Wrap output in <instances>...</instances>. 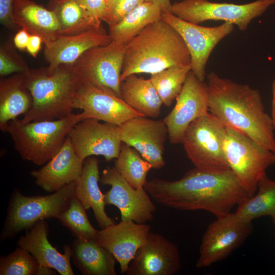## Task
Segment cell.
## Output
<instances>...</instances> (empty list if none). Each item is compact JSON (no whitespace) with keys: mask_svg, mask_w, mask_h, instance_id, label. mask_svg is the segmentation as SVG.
I'll use <instances>...</instances> for the list:
<instances>
[{"mask_svg":"<svg viewBox=\"0 0 275 275\" xmlns=\"http://www.w3.org/2000/svg\"><path fill=\"white\" fill-rule=\"evenodd\" d=\"M80 1L90 13L100 20H103L106 8V1L105 0H80Z\"/></svg>","mask_w":275,"mask_h":275,"instance_id":"74e56055","label":"cell"},{"mask_svg":"<svg viewBox=\"0 0 275 275\" xmlns=\"http://www.w3.org/2000/svg\"><path fill=\"white\" fill-rule=\"evenodd\" d=\"M84 162L76 154L68 136L59 151L41 168L32 171L31 175L38 186L53 193L77 181Z\"/></svg>","mask_w":275,"mask_h":275,"instance_id":"44dd1931","label":"cell"},{"mask_svg":"<svg viewBox=\"0 0 275 275\" xmlns=\"http://www.w3.org/2000/svg\"><path fill=\"white\" fill-rule=\"evenodd\" d=\"M209 112L226 127L249 136L275 154L274 126L259 90L219 76L207 75Z\"/></svg>","mask_w":275,"mask_h":275,"instance_id":"7a4b0ae2","label":"cell"},{"mask_svg":"<svg viewBox=\"0 0 275 275\" xmlns=\"http://www.w3.org/2000/svg\"><path fill=\"white\" fill-rule=\"evenodd\" d=\"M14 20L19 29L41 37L44 44L61 35L54 12L31 0H15Z\"/></svg>","mask_w":275,"mask_h":275,"instance_id":"cb8c5ba5","label":"cell"},{"mask_svg":"<svg viewBox=\"0 0 275 275\" xmlns=\"http://www.w3.org/2000/svg\"><path fill=\"white\" fill-rule=\"evenodd\" d=\"M73 107L82 111L85 119H97L120 127L132 118L145 116L121 98L86 84L76 92Z\"/></svg>","mask_w":275,"mask_h":275,"instance_id":"e0dca14e","label":"cell"},{"mask_svg":"<svg viewBox=\"0 0 275 275\" xmlns=\"http://www.w3.org/2000/svg\"><path fill=\"white\" fill-rule=\"evenodd\" d=\"M24 76L33 102L22 122L61 119L73 113L74 97L83 84L74 64L61 65L51 73L46 68L30 69Z\"/></svg>","mask_w":275,"mask_h":275,"instance_id":"277c9868","label":"cell"},{"mask_svg":"<svg viewBox=\"0 0 275 275\" xmlns=\"http://www.w3.org/2000/svg\"><path fill=\"white\" fill-rule=\"evenodd\" d=\"M253 229L252 222L243 220L235 212L216 218L202 236L196 267H207L227 258L244 242Z\"/></svg>","mask_w":275,"mask_h":275,"instance_id":"30bf717a","label":"cell"},{"mask_svg":"<svg viewBox=\"0 0 275 275\" xmlns=\"http://www.w3.org/2000/svg\"><path fill=\"white\" fill-rule=\"evenodd\" d=\"M124 51L125 44L112 41L85 52L74 63L82 83L121 98L120 77Z\"/></svg>","mask_w":275,"mask_h":275,"instance_id":"8fae6325","label":"cell"},{"mask_svg":"<svg viewBox=\"0 0 275 275\" xmlns=\"http://www.w3.org/2000/svg\"><path fill=\"white\" fill-rule=\"evenodd\" d=\"M226 126L209 112L194 120L182 141L195 168L208 171L230 170L224 152Z\"/></svg>","mask_w":275,"mask_h":275,"instance_id":"52a82bcc","label":"cell"},{"mask_svg":"<svg viewBox=\"0 0 275 275\" xmlns=\"http://www.w3.org/2000/svg\"><path fill=\"white\" fill-rule=\"evenodd\" d=\"M115 168L133 188H144L147 175L152 169L151 164L131 146L122 142L118 157L115 161Z\"/></svg>","mask_w":275,"mask_h":275,"instance_id":"4dcf8cb0","label":"cell"},{"mask_svg":"<svg viewBox=\"0 0 275 275\" xmlns=\"http://www.w3.org/2000/svg\"><path fill=\"white\" fill-rule=\"evenodd\" d=\"M71 259L83 275H116L115 258L96 240L75 238L71 246Z\"/></svg>","mask_w":275,"mask_h":275,"instance_id":"d4e9b609","label":"cell"},{"mask_svg":"<svg viewBox=\"0 0 275 275\" xmlns=\"http://www.w3.org/2000/svg\"><path fill=\"white\" fill-rule=\"evenodd\" d=\"M176 66H190V55L180 34L161 19L125 45L121 82L131 74L151 75Z\"/></svg>","mask_w":275,"mask_h":275,"instance_id":"3957f363","label":"cell"},{"mask_svg":"<svg viewBox=\"0 0 275 275\" xmlns=\"http://www.w3.org/2000/svg\"><path fill=\"white\" fill-rule=\"evenodd\" d=\"M181 266L177 246L163 235L150 232L138 250L127 275H174Z\"/></svg>","mask_w":275,"mask_h":275,"instance_id":"ac0fdd59","label":"cell"},{"mask_svg":"<svg viewBox=\"0 0 275 275\" xmlns=\"http://www.w3.org/2000/svg\"><path fill=\"white\" fill-rule=\"evenodd\" d=\"M111 41L102 26L75 35H60L44 44V58L48 63L46 70L51 73L61 65L73 64L88 50Z\"/></svg>","mask_w":275,"mask_h":275,"instance_id":"ffe728a7","label":"cell"},{"mask_svg":"<svg viewBox=\"0 0 275 275\" xmlns=\"http://www.w3.org/2000/svg\"><path fill=\"white\" fill-rule=\"evenodd\" d=\"M150 232V226L132 221H121L98 230L97 242L110 252L120 265V273L126 274L138 250Z\"/></svg>","mask_w":275,"mask_h":275,"instance_id":"d6986e66","label":"cell"},{"mask_svg":"<svg viewBox=\"0 0 275 275\" xmlns=\"http://www.w3.org/2000/svg\"><path fill=\"white\" fill-rule=\"evenodd\" d=\"M43 43L41 37L37 35L31 34L26 48V51L34 58H36L41 48Z\"/></svg>","mask_w":275,"mask_h":275,"instance_id":"ab89813d","label":"cell"},{"mask_svg":"<svg viewBox=\"0 0 275 275\" xmlns=\"http://www.w3.org/2000/svg\"><path fill=\"white\" fill-rule=\"evenodd\" d=\"M30 68L22 58L9 43L0 47V75L4 77L18 73H26Z\"/></svg>","mask_w":275,"mask_h":275,"instance_id":"e575fe53","label":"cell"},{"mask_svg":"<svg viewBox=\"0 0 275 275\" xmlns=\"http://www.w3.org/2000/svg\"><path fill=\"white\" fill-rule=\"evenodd\" d=\"M15 0H0V21L5 27L11 31L19 28L13 16V6Z\"/></svg>","mask_w":275,"mask_h":275,"instance_id":"8d00e7d4","label":"cell"},{"mask_svg":"<svg viewBox=\"0 0 275 275\" xmlns=\"http://www.w3.org/2000/svg\"><path fill=\"white\" fill-rule=\"evenodd\" d=\"M224 152L230 169L253 196L262 175L275 164V154L246 135L226 126Z\"/></svg>","mask_w":275,"mask_h":275,"instance_id":"ba28073f","label":"cell"},{"mask_svg":"<svg viewBox=\"0 0 275 275\" xmlns=\"http://www.w3.org/2000/svg\"><path fill=\"white\" fill-rule=\"evenodd\" d=\"M99 182L111 186L104 194V201L105 204L114 205L119 209L122 221L145 224L153 219L156 207L144 187H132L114 167L103 170Z\"/></svg>","mask_w":275,"mask_h":275,"instance_id":"4fadbf2b","label":"cell"},{"mask_svg":"<svg viewBox=\"0 0 275 275\" xmlns=\"http://www.w3.org/2000/svg\"><path fill=\"white\" fill-rule=\"evenodd\" d=\"M68 136L76 154L83 161L94 155L102 156L107 161L116 159L122 143L120 126L94 119L78 122Z\"/></svg>","mask_w":275,"mask_h":275,"instance_id":"9a60e30c","label":"cell"},{"mask_svg":"<svg viewBox=\"0 0 275 275\" xmlns=\"http://www.w3.org/2000/svg\"><path fill=\"white\" fill-rule=\"evenodd\" d=\"M99 160L90 156L84 162L82 172L75 182V196L86 210L92 208L98 226L101 229L115 224L105 210V195L99 186Z\"/></svg>","mask_w":275,"mask_h":275,"instance_id":"603a6c76","label":"cell"},{"mask_svg":"<svg viewBox=\"0 0 275 275\" xmlns=\"http://www.w3.org/2000/svg\"><path fill=\"white\" fill-rule=\"evenodd\" d=\"M176 100L174 108L163 119L169 140L174 144L181 143L190 124L209 112L207 84L190 70Z\"/></svg>","mask_w":275,"mask_h":275,"instance_id":"5bb4252c","label":"cell"},{"mask_svg":"<svg viewBox=\"0 0 275 275\" xmlns=\"http://www.w3.org/2000/svg\"><path fill=\"white\" fill-rule=\"evenodd\" d=\"M257 191L256 194L238 205L235 212L249 222L262 216L275 215V180L264 173L258 181Z\"/></svg>","mask_w":275,"mask_h":275,"instance_id":"f546056e","label":"cell"},{"mask_svg":"<svg viewBox=\"0 0 275 275\" xmlns=\"http://www.w3.org/2000/svg\"><path fill=\"white\" fill-rule=\"evenodd\" d=\"M84 119L82 112L61 119L28 123L17 118L0 129L10 136L22 159L40 166L59 151L72 127Z\"/></svg>","mask_w":275,"mask_h":275,"instance_id":"5b68a950","label":"cell"},{"mask_svg":"<svg viewBox=\"0 0 275 275\" xmlns=\"http://www.w3.org/2000/svg\"><path fill=\"white\" fill-rule=\"evenodd\" d=\"M30 35L31 34L26 29H19L13 39L15 48L21 50L26 49Z\"/></svg>","mask_w":275,"mask_h":275,"instance_id":"f35d334b","label":"cell"},{"mask_svg":"<svg viewBox=\"0 0 275 275\" xmlns=\"http://www.w3.org/2000/svg\"><path fill=\"white\" fill-rule=\"evenodd\" d=\"M146 2H150L158 5L162 11H170L172 7L171 0H145Z\"/></svg>","mask_w":275,"mask_h":275,"instance_id":"60d3db41","label":"cell"},{"mask_svg":"<svg viewBox=\"0 0 275 275\" xmlns=\"http://www.w3.org/2000/svg\"><path fill=\"white\" fill-rule=\"evenodd\" d=\"M24 74H14L1 79L0 128L31 107L33 99L25 84Z\"/></svg>","mask_w":275,"mask_h":275,"instance_id":"484cf974","label":"cell"},{"mask_svg":"<svg viewBox=\"0 0 275 275\" xmlns=\"http://www.w3.org/2000/svg\"><path fill=\"white\" fill-rule=\"evenodd\" d=\"M105 1L107 2L108 0H105Z\"/></svg>","mask_w":275,"mask_h":275,"instance_id":"ee69618b","label":"cell"},{"mask_svg":"<svg viewBox=\"0 0 275 275\" xmlns=\"http://www.w3.org/2000/svg\"><path fill=\"white\" fill-rule=\"evenodd\" d=\"M75 182L67 184L50 195L28 196L15 189L11 195L1 241L12 239L41 220L58 218L75 196Z\"/></svg>","mask_w":275,"mask_h":275,"instance_id":"8992f818","label":"cell"},{"mask_svg":"<svg viewBox=\"0 0 275 275\" xmlns=\"http://www.w3.org/2000/svg\"><path fill=\"white\" fill-rule=\"evenodd\" d=\"M17 242L18 246L32 255L39 264L56 270L61 275H73L70 264L71 246H64V253L59 252L48 239L49 227L45 220L38 222L26 230Z\"/></svg>","mask_w":275,"mask_h":275,"instance_id":"7402d4cb","label":"cell"},{"mask_svg":"<svg viewBox=\"0 0 275 275\" xmlns=\"http://www.w3.org/2000/svg\"><path fill=\"white\" fill-rule=\"evenodd\" d=\"M161 19L181 36L190 55L191 70L200 80L204 81L211 53L222 39L233 31L234 25L224 22L211 27L201 26L182 20L166 10L162 11Z\"/></svg>","mask_w":275,"mask_h":275,"instance_id":"7c38bea8","label":"cell"},{"mask_svg":"<svg viewBox=\"0 0 275 275\" xmlns=\"http://www.w3.org/2000/svg\"><path fill=\"white\" fill-rule=\"evenodd\" d=\"M274 4L275 0H256L244 4L182 0L173 4L169 12L192 23L221 20L236 25L240 31H245L252 20Z\"/></svg>","mask_w":275,"mask_h":275,"instance_id":"9c48e42d","label":"cell"},{"mask_svg":"<svg viewBox=\"0 0 275 275\" xmlns=\"http://www.w3.org/2000/svg\"><path fill=\"white\" fill-rule=\"evenodd\" d=\"M120 93L130 106L145 116L155 118L160 115L163 103L150 78L130 75L121 82Z\"/></svg>","mask_w":275,"mask_h":275,"instance_id":"4316f807","label":"cell"},{"mask_svg":"<svg viewBox=\"0 0 275 275\" xmlns=\"http://www.w3.org/2000/svg\"><path fill=\"white\" fill-rule=\"evenodd\" d=\"M50 10L56 15L61 35H72L102 26L80 0H52Z\"/></svg>","mask_w":275,"mask_h":275,"instance_id":"83f0119b","label":"cell"},{"mask_svg":"<svg viewBox=\"0 0 275 275\" xmlns=\"http://www.w3.org/2000/svg\"><path fill=\"white\" fill-rule=\"evenodd\" d=\"M190 70V66H176L151 75L150 79L163 104L168 107L172 105L180 93Z\"/></svg>","mask_w":275,"mask_h":275,"instance_id":"1f68e13d","label":"cell"},{"mask_svg":"<svg viewBox=\"0 0 275 275\" xmlns=\"http://www.w3.org/2000/svg\"><path fill=\"white\" fill-rule=\"evenodd\" d=\"M162 11L156 4L143 2L118 23L109 28L112 41L125 45L147 26L160 20Z\"/></svg>","mask_w":275,"mask_h":275,"instance_id":"f1b7e54d","label":"cell"},{"mask_svg":"<svg viewBox=\"0 0 275 275\" xmlns=\"http://www.w3.org/2000/svg\"><path fill=\"white\" fill-rule=\"evenodd\" d=\"M144 188L156 203L180 210H202L216 218L252 197L230 169L208 171L195 168L180 179L168 181L153 179Z\"/></svg>","mask_w":275,"mask_h":275,"instance_id":"6da1fadb","label":"cell"},{"mask_svg":"<svg viewBox=\"0 0 275 275\" xmlns=\"http://www.w3.org/2000/svg\"><path fill=\"white\" fill-rule=\"evenodd\" d=\"M271 118L275 128V79L272 84Z\"/></svg>","mask_w":275,"mask_h":275,"instance_id":"b9f144b4","label":"cell"},{"mask_svg":"<svg viewBox=\"0 0 275 275\" xmlns=\"http://www.w3.org/2000/svg\"><path fill=\"white\" fill-rule=\"evenodd\" d=\"M272 221L273 222V223H274V224L275 225V215L273 216V217H272Z\"/></svg>","mask_w":275,"mask_h":275,"instance_id":"7bdbcfd3","label":"cell"},{"mask_svg":"<svg viewBox=\"0 0 275 275\" xmlns=\"http://www.w3.org/2000/svg\"><path fill=\"white\" fill-rule=\"evenodd\" d=\"M40 267L32 255L19 246L0 258L1 275H39Z\"/></svg>","mask_w":275,"mask_h":275,"instance_id":"836d02e7","label":"cell"},{"mask_svg":"<svg viewBox=\"0 0 275 275\" xmlns=\"http://www.w3.org/2000/svg\"><path fill=\"white\" fill-rule=\"evenodd\" d=\"M86 209L74 196L67 209L58 218L75 238L84 240L96 239L98 230L90 223Z\"/></svg>","mask_w":275,"mask_h":275,"instance_id":"d6a6232c","label":"cell"},{"mask_svg":"<svg viewBox=\"0 0 275 275\" xmlns=\"http://www.w3.org/2000/svg\"><path fill=\"white\" fill-rule=\"evenodd\" d=\"M120 137L122 142L135 149L152 169L164 167L163 155L168 130L163 120L146 116L132 118L120 126Z\"/></svg>","mask_w":275,"mask_h":275,"instance_id":"2e32d148","label":"cell"},{"mask_svg":"<svg viewBox=\"0 0 275 275\" xmlns=\"http://www.w3.org/2000/svg\"><path fill=\"white\" fill-rule=\"evenodd\" d=\"M144 2L145 0H108L103 21L109 28L112 27Z\"/></svg>","mask_w":275,"mask_h":275,"instance_id":"d590c367","label":"cell"}]
</instances>
